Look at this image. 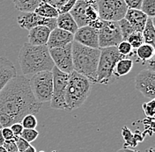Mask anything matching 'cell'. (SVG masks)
<instances>
[{
  "label": "cell",
  "mask_w": 155,
  "mask_h": 152,
  "mask_svg": "<svg viewBox=\"0 0 155 152\" xmlns=\"http://www.w3.org/2000/svg\"><path fill=\"white\" fill-rule=\"evenodd\" d=\"M41 106L32 93L29 79L24 75L12 78L0 92V113L10 115L15 123H20L28 114H37Z\"/></svg>",
  "instance_id": "cell-1"
},
{
  "label": "cell",
  "mask_w": 155,
  "mask_h": 152,
  "mask_svg": "<svg viewBox=\"0 0 155 152\" xmlns=\"http://www.w3.org/2000/svg\"><path fill=\"white\" fill-rule=\"evenodd\" d=\"M19 63L24 76L41 71H51L55 64L47 45L34 46L26 42L19 50Z\"/></svg>",
  "instance_id": "cell-2"
},
{
  "label": "cell",
  "mask_w": 155,
  "mask_h": 152,
  "mask_svg": "<svg viewBox=\"0 0 155 152\" xmlns=\"http://www.w3.org/2000/svg\"><path fill=\"white\" fill-rule=\"evenodd\" d=\"M71 51L73 70L86 76L91 83H96L101 48H88L76 41H72Z\"/></svg>",
  "instance_id": "cell-3"
},
{
  "label": "cell",
  "mask_w": 155,
  "mask_h": 152,
  "mask_svg": "<svg viewBox=\"0 0 155 152\" xmlns=\"http://www.w3.org/2000/svg\"><path fill=\"white\" fill-rule=\"evenodd\" d=\"M92 88L91 81L86 76L72 71L68 80L65 92V111L71 112L85 103Z\"/></svg>",
  "instance_id": "cell-4"
},
{
  "label": "cell",
  "mask_w": 155,
  "mask_h": 152,
  "mask_svg": "<svg viewBox=\"0 0 155 152\" xmlns=\"http://www.w3.org/2000/svg\"><path fill=\"white\" fill-rule=\"evenodd\" d=\"M117 50L116 47L101 48V55L97 68L96 83L107 85L113 77V71L116 63L124 58Z\"/></svg>",
  "instance_id": "cell-5"
},
{
  "label": "cell",
  "mask_w": 155,
  "mask_h": 152,
  "mask_svg": "<svg viewBox=\"0 0 155 152\" xmlns=\"http://www.w3.org/2000/svg\"><path fill=\"white\" fill-rule=\"evenodd\" d=\"M29 85L35 100L43 104L50 102L53 92V76L51 71L36 73L29 79Z\"/></svg>",
  "instance_id": "cell-6"
},
{
  "label": "cell",
  "mask_w": 155,
  "mask_h": 152,
  "mask_svg": "<svg viewBox=\"0 0 155 152\" xmlns=\"http://www.w3.org/2000/svg\"><path fill=\"white\" fill-rule=\"evenodd\" d=\"M53 76V92L50 107L57 110H65V92L70 74L59 70L56 66L51 70Z\"/></svg>",
  "instance_id": "cell-7"
},
{
  "label": "cell",
  "mask_w": 155,
  "mask_h": 152,
  "mask_svg": "<svg viewBox=\"0 0 155 152\" xmlns=\"http://www.w3.org/2000/svg\"><path fill=\"white\" fill-rule=\"evenodd\" d=\"M99 18L105 21H119L125 17L127 6L124 0H96Z\"/></svg>",
  "instance_id": "cell-8"
},
{
  "label": "cell",
  "mask_w": 155,
  "mask_h": 152,
  "mask_svg": "<svg viewBox=\"0 0 155 152\" xmlns=\"http://www.w3.org/2000/svg\"><path fill=\"white\" fill-rule=\"evenodd\" d=\"M98 37L100 48L116 47L123 40L118 22L103 20L102 27L98 30Z\"/></svg>",
  "instance_id": "cell-9"
},
{
  "label": "cell",
  "mask_w": 155,
  "mask_h": 152,
  "mask_svg": "<svg viewBox=\"0 0 155 152\" xmlns=\"http://www.w3.org/2000/svg\"><path fill=\"white\" fill-rule=\"evenodd\" d=\"M71 43L62 48H49V55L55 66L67 74H71L73 71Z\"/></svg>",
  "instance_id": "cell-10"
},
{
  "label": "cell",
  "mask_w": 155,
  "mask_h": 152,
  "mask_svg": "<svg viewBox=\"0 0 155 152\" xmlns=\"http://www.w3.org/2000/svg\"><path fill=\"white\" fill-rule=\"evenodd\" d=\"M135 88L142 95L149 99H155V72L153 70L145 69L135 77Z\"/></svg>",
  "instance_id": "cell-11"
},
{
  "label": "cell",
  "mask_w": 155,
  "mask_h": 152,
  "mask_svg": "<svg viewBox=\"0 0 155 152\" xmlns=\"http://www.w3.org/2000/svg\"><path fill=\"white\" fill-rule=\"evenodd\" d=\"M19 26L23 29L30 30L38 26L47 27L50 31L57 28V19H45L37 15L34 11L32 12H21L17 17Z\"/></svg>",
  "instance_id": "cell-12"
},
{
  "label": "cell",
  "mask_w": 155,
  "mask_h": 152,
  "mask_svg": "<svg viewBox=\"0 0 155 152\" xmlns=\"http://www.w3.org/2000/svg\"><path fill=\"white\" fill-rule=\"evenodd\" d=\"M73 41L88 48H100L98 30L93 28L90 26L78 27L76 33L73 34Z\"/></svg>",
  "instance_id": "cell-13"
},
{
  "label": "cell",
  "mask_w": 155,
  "mask_h": 152,
  "mask_svg": "<svg viewBox=\"0 0 155 152\" xmlns=\"http://www.w3.org/2000/svg\"><path fill=\"white\" fill-rule=\"evenodd\" d=\"M72 41H73L72 34L57 27L50 32L47 42V47L48 48H62L71 43Z\"/></svg>",
  "instance_id": "cell-14"
},
{
  "label": "cell",
  "mask_w": 155,
  "mask_h": 152,
  "mask_svg": "<svg viewBox=\"0 0 155 152\" xmlns=\"http://www.w3.org/2000/svg\"><path fill=\"white\" fill-rule=\"evenodd\" d=\"M50 30L44 26H38L28 30V43L34 46L47 45Z\"/></svg>",
  "instance_id": "cell-15"
},
{
  "label": "cell",
  "mask_w": 155,
  "mask_h": 152,
  "mask_svg": "<svg viewBox=\"0 0 155 152\" xmlns=\"http://www.w3.org/2000/svg\"><path fill=\"white\" fill-rule=\"evenodd\" d=\"M17 76L14 64L7 58L0 57V92L12 78Z\"/></svg>",
  "instance_id": "cell-16"
},
{
  "label": "cell",
  "mask_w": 155,
  "mask_h": 152,
  "mask_svg": "<svg viewBox=\"0 0 155 152\" xmlns=\"http://www.w3.org/2000/svg\"><path fill=\"white\" fill-rule=\"evenodd\" d=\"M147 16L140 10L128 9L124 19L132 26L135 32H142L145 27Z\"/></svg>",
  "instance_id": "cell-17"
},
{
  "label": "cell",
  "mask_w": 155,
  "mask_h": 152,
  "mask_svg": "<svg viewBox=\"0 0 155 152\" xmlns=\"http://www.w3.org/2000/svg\"><path fill=\"white\" fill-rule=\"evenodd\" d=\"M87 2L85 0H77L72 9L70 11L71 15L76 21L78 27H81L84 26H87V17H86V9H87Z\"/></svg>",
  "instance_id": "cell-18"
},
{
  "label": "cell",
  "mask_w": 155,
  "mask_h": 152,
  "mask_svg": "<svg viewBox=\"0 0 155 152\" xmlns=\"http://www.w3.org/2000/svg\"><path fill=\"white\" fill-rule=\"evenodd\" d=\"M57 26L58 28L67 31L69 33L74 34L78 28L76 21L72 18L70 12L61 13L57 18Z\"/></svg>",
  "instance_id": "cell-19"
},
{
  "label": "cell",
  "mask_w": 155,
  "mask_h": 152,
  "mask_svg": "<svg viewBox=\"0 0 155 152\" xmlns=\"http://www.w3.org/2000/svg\"><path fill=\"white\" fill-rule=\"evenodd\" d=\"M34 12L45 19H57L59 15L58 9L48 5V3L43 0H41V2L34 11Z\"/></svg>",
  "instance_id": "cell-20"
},
{
  "label": "cell",
  "mask_w": 155,
  "mask_h": 152,
  "mask_svg": "<svg viewBox=\"0 0 155 152\" xmlns=\"http://www.w3.org/2000/svg\"><path fill=\"white\" fill-rule=\"evenodd\" d=\"M132 68H133V61L130 58L124 57L116 63L113 71V76L116 77L125 76L130 72Z\"/></svg>",
  "instance_id": "cell-21"
},
{
  "label": "cell",
  "mask_w": 155,
  "mask_h": 152,
  "mask_svg": "<svg viewBox=\"0 0 155 152\" xmlns=\"http://www.w3.org/2000/svg\"><path fill=\"white\" fill-rule=\"evenodd\" d=\"M142 35H143L145 43L154 46L155 28L154 24H153V18H149V17L147 18L145 27L142 31Z\"/></svg>",
  "instance_id": "cell-22"
},
{
  "label": "cell",
  "mask_w": 155,
  "mask_h": 152,
  "mask_svg": "<svg viewBox=\"0 0 155 152\" xmlns=\"http://www.w3.org/2000/svg\"><path fill=\"white\" fill-rule=\"evenodd\" d=\"M15 8L21 12H32L40 5L41 0H12Z\"/></svg>",
  "instance_id": "cell-23"
},
{
  "label": "cell",
  "mask_w": 155,
  "mask_h": 152,
  "mask_svg": "<svg viewBox=\"0 0 155 152\" xmlns=\"http://www.w3.org/2000/svg\"><path fill=\"white\" fill-rule=\"evenodd\" d=\"M136 54H137V57L138 60L145 63L146 61H149V60H151L152 58L154 57V46L144 43L139 48H137Z\"/></svg>",
  "instance_id": "cell-24"
},
{
  "label": "cell",
  "mask_w": 155,
  "mask_h": 152,
  "mask_svg": "<svg viewBox=\"0 0 155 152\" xmlns=\"http://www.w3.org/2000/svg\"><path fill=\"white\" fill-rule=\"evenodd\" d=\"M117 22H118V26H119V28H120L121 34H122L123 40H126L132 33L135 32V30L124 18L117 21Z\"/></svg>",
  "instance_id": "cell-25"
},
{
  "label": "cell",
  "mask_w": 155,
  "mask_h": 152,
  "mask_svg": "<svg viewBox=\"0 0 155 152\" xmlns=\"http://www.w3.org/2000/svg\"><path fill=\"white\" fill-rule=\"evenodd\" d=\"M140 11H143L149 18H154L155 16V0H143Z\"/></svg>",
  "instance_id": "cell-26"
},
{
  "label": "cell",
  "mask_w": 155,
  "mask_h": 152,
  "mask_svg": "<svg viewBox=\"0 0 155 152\" xmlns=\"http://www.w3.org/2000/svg\"><path fill=\"white\" fill-rule=\"evenodd\" d=\"M126 40L130 44V46L132 47L133 49L139 48L142 44L145 43L143 35H142V32H134V33H132Z\"/></svg>",
  "instance_id": "cell-27"
},
{
  "label": "cell",
  "mask_w": 155,
  "mask_h": 152,
  "mask_svg": "<svg viewBox=\"0 0 155 152\" xmlns=\"http://www.w3.org/2000/svg\"><path fill=\"white\" fill-rule=\"evenodd\" d=\"M122 136H123V138H124V142H125V146H130V147H133V148H135L136 146L137 145V143H136V141L134 140V136H133V133L131 132V130L127 127V126H124V127H123V128H122Z\"/></svg>",
  "instance_id": "cell-28"
},
{
  "label": "cell",
  "mask_w": 155,
  "mask_h": 152,
  "mask_svg": "<svg viewBox=\"0 0 155 152\" xmlns=\"http://www.w3.org/2000/svg\"><path fill=\"white\" fill-rule=\"evenodd\" d=\"M20 124L22 125L23 128L33 129V128H36L38 121L35 114H28L21 120Z\"/></svg>",
  "instance_id": "cell-29"
},
{
  "label": "cell",
  "mask_w": 155,
  "mask_h": 152,
  "mask_svg": "<svg viewBox=\"0 0 155 152\" xmlns=\"http://www.w3.org/2000/svg\"><path fill=\"white\" fill-rule=\"evenodd\" d=\"M116 48H117L118 52L124 57H130L133 54V48L127 40H122L116 46Z\"/></svg>",
  "instance_id": "cell-30"
},
{
  "label": "cell",
  "mask_w": 155,
  "mask_h": 152,
  "mask_svg": "<svg viewBox=\"0 0 155 152\" xmlns=\"http://www.w3.org/2000/svg\"><path fill=\"white\" fill-rule=\"evenodd\" d=\"M20 136L25 139L28 143H32L34 141H35L39 136V132L35 129V128H33V129H27V128H24L22 133L20 134Z\"/></svg>",
  "instance_id": "cell-31"
},
{
  "label": "cell",
  "mask_w": 155,
  "mask_h": 152,
  "mask_svg": "<svg viewBox=\"0 0 155 152\" xmlns=\"http://www.w3.org/2000/svg\"><path fill=\"white\" fill-rule=\"evenodd\" d=\"M142 108L147 118H153L155 114V100L151 99L149 102H145L142 105Z\"/></svg>",
  "instance_id": "cell-32"
},
{
  "label": "cell",
  "mask_w": 155,
  "mask_h": 152,
  "mask_svg": "<svg viewBox=\"0 0 155 152\" xmlns=\"http://www.w3.org/2000/svg\"><path fill=\"white\" fill-rule=\"evenodd\" d=\"M13 139L15 141V143H16V146H17V149H18V151L19 152L25 151L30 146V143H28L21 136H14Z\"/></svg>",
  "instance_id": "cell-33"
},
{
  "label": "cell",
  "mask_w": 155,
  "mask_h": 152,
  "mask_svg": "<svg viewBox=\"0 0 155 152\" xmlns=\"http://www.w3.org/2000/svg\"><path fill=\"white\" fill-rule=\"evenodd\" d=\"M13 119L6 114L0 113V124L2 125L3 128H10L12 124H14Z\"/></svg>",
  "instance_id": "cell-34"
},
{
  "label": "cell",
  "mask_w": 155,
  "mask_h": 152,
  "mask_svg": "<svg viewBox=\"0 0 155 152\" xmlns=\"http://www.w3.org/2000/svg\"><path fill=\"white\" fill-rule=\"evenodd\" d=\"M143 0H124L128 9L140 10Z\"/></svg>",
  "instance_id": "cell-35"
},
{
  "label": "cell",
  "mask_w": 155,
  "mask_h": 152,
  "mask_svg": "<svg viewBox=\"0 0 155 152\" xmlns=\"http://www.w3.org/2000/svg\"><path fill=\"white\" fill-rule=\"evenodd\" d=\"M3 146L5 147V149L7 150V152L18 151V149H17V146H16V143H15L14 139L5 141V143H4V144H3Z\"/></svg>",
  "instance_id": "cell-36"
},
{
  "label": "cell",
  "mask_w": 155,
  "mask_h": 152,
  "mask_svg": "<svg viewBox=\"0 0 155 152\" xmlns=\"http://www.w3.org/2000/svg\"><path fill=\"white\" fill-rule=\"evenodd\" d=\"M43 1H45L46 3H48V5H52L53 7H55L56 9L59 11L66 4L68 0H43Z\"/></svg>",
  "instance_id": "cell-37"
},
{
  "label": "cell",
  "mask_w": 155,
  "mask_h": 152,
  "mask_svg": "<svg viewBox=\"0 0 155 152\" xmlns=\"http://www.w3.org/2000/svg\"><path fill=\"white\" fill-rule=\"evenodd\" d=\"M77 2V0H68L66 4L58 11L59 14L61 13H66V12H70V11L72 9V7L74 6L75 3Z\"/></svg>",
  "instance_id": "cell-38"
},
{
  "label": "cell",
  "mask_w": 155,
  "mask_h": 152,
  "mask_svg": "<svg viewBox=\"0 0 155 152\" xmlns=\"http://www.w3.org/2000/svg\"><path fill=\"white\" fill-rule=\"evenodd\" d=\"M10 128L12 129V133L14 134V136H20V134H21L23 129H24L23 127H22V125L20 123L12 124L10 127Z\"/></svg>",
  "instance_id": "cell-39"
},
{
  "label": "cell",
  "mask_w": 155,
  "mask_h": 152,
  "mask_svg": "<svg viewBox=\"0 0 155 152\" xmlns=\"http://www.w3.org/2000/svg\"><path fill=\"white\" fill-rule=\"evenodd\" d=\"M1 131H2V134H3V137H4L5 141L12 140L14 138V134H13L12 129L10 128H4Z\"/></svg>",
  "instance_id": "cell-40"
},
{
  "label": "cell",
  "mask_w": 155,
  "mask_h": 152,
  "mask_svg": "<svg viewBox=\"0 0 155 152\" xmlns=\"http://www.w3.org/2000/svg\"><path fill=\"white\" fill-rule=\"evenodd\" d=\"M133 136H134V140L137 143H142L144 141V138H145L144 134H141L138 130H137V132L133 134Z\"/></svg>",
  "instance_id": "cell-41"
},
{
  "label": "cell",
  "mask_w": 155,
  "mask_h": 152,
  "mask_svg": "<svg viewBox=\"0 0 155 152\" xmlns=\"http://www.w3.org/2000/svg\"><path fill=\"white\" fill-rule=\"evenodd\" d=\"M116 152H140L138 150H132V149H129L127 147H124L120 150H118Z\"/></svg>",
  "instance_id": "cell-42"
},
{
  "label": "cell",
  "mask_w": 155,
  "mask_h": 152,
  "mask_svg": "<svg viewBox=\"0 0 155 152\" xmlns=\"http://www.w3.org/2000/svg\"><path fill=\"white\" fill-rule=\"evenodd\" d=\"M23 152H36V150H35V147H33L32 145H30L28 148L25 150V151Z\"/></svg>",
  "instance_id": "cell-43"
},
{
  "label": "cell",
  "mask_w": 155,
  "mask_h": 152,
  "mask_svg": "<svg viewBox=\"0 0 155 152\" xmlns=\"http://www.w3.org/2000/svg\"><path fill=\"white\" fill-rule=\"evenodd\" d=\"M4 143H5V139H4V137H3L2 131L0 130V146H3Z\"/></svg>",
  "instance_id": "cell-44"
},
{
  "label": "cell",
  "mask_w": 155,
  "mask_h": 152,
  "mask_svg": "<svg viewBox=\"0 0 155 152\" xmlns=\"http://www.w3.org/2000/svg\"><path fill=\"white\" fill-rule=\"evenodd\" d=\"M0 152H7V150L5 149L4 146H0Z\"/></svg>",
  "instance_id": "cell-45"
},
{
  "label": "cell",
  "mask_w": 155,
  "mask_h": 152,
  "mask_svg": "<svg viewBox=\"0 0 155 152\" xmlns=\"http://www.w3.org/2000/svg\"><path fill=\"white\" fill-rule=\"evenodd\" d=\"M145 152H155V150L154 148H150V149H148V150H146V151Z\"/></svg>",
  "instance_id": "cell-46"
},
{
  "label": "cell",
  "mask_w": 155,
  "mask_h": 152,
  "mask_svg": "<svg viewBox=\"0 0 155 152\" xmlns=\"http://www.w3.org/2000/svg\"><path fill=\"white\" fill-rule=\"evenodd\" d=\"M3 129V127H2V125L0 124V130H2Z\"/></svg>",
  "instance_id": "cell-47"
},
{
  "label": "cell",
  "mask_w": 155,
  "mask_h": 152,
  "mask_svg": "<svg viewBox=\"0 0 155 152\" xmlns=\"http://www.w3.org/2000/svg\"><path fill=\"white\" fill-rule=\"evenodd\" d=\"M39 152H45V151H42V150H41V151H39ZM51 152H58L57 150H53V151H51Z\"/></svg>",
  "instance_id": "cell-48"
},
{
  "label": "cell",
  "mask_w": 155,
  "mask_h": 152,
  "mask_svg": "<svg viewBox=\"0 0 155 152\" xmlns=\"http://www.w3.org/2000/svg\"><path fill=\"white\" fill-rule=\"evenodd\" d=\"M17 152H19V151H17Z\"/></svg>",
  "instance_id": "cell-49"
}]
</instances>
